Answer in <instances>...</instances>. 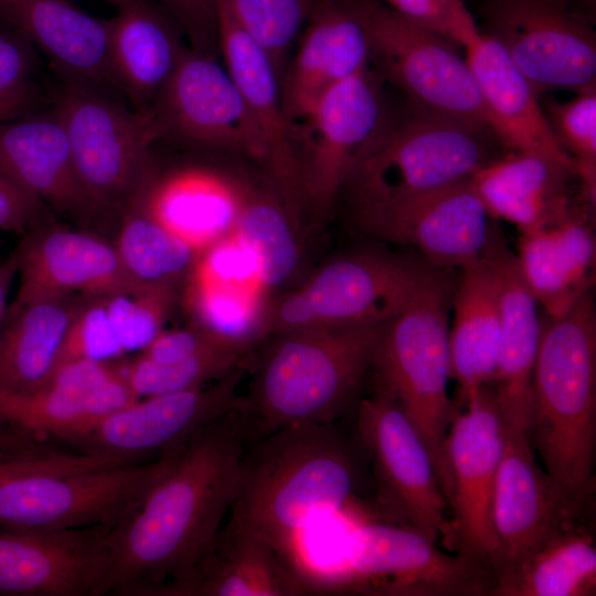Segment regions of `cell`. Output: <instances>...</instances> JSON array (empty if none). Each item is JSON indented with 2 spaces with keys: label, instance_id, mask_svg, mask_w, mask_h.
<instances>
[{
  "label": "cell",
  "instance_id": "ba28073f",
  "mask_svg": "<svg viewBox=\"0 0 596 596\" xmlns=\"http://www.w3.org/2000/svg\"><path fill=\"white\" fill-rule=\"evenodd\" d=\"M169 459L167 451L147 462L13 476L0 482V529L47 532L114 528L132 512Z\"/></svg>",
  "mask_w": 596,
  "mask_h": 596
},
{
  "label": "cell",
  "instance_id": "6da1fadb",
  "mask_svg": "<svg viewBox=\"0 0 596 596\" xmlns=\"http://www.w3.org/2000/svg\"><path fill=\"white\" fill-rule=\"evenodd\" d=\"M241 407L171 449L140 502L109 529L106 594L145 596L185 575L209 549L237 492L247 446Z\"/></svg>",
  "mask_w": 596,
  "mask_h": 596
},
{
  "label": "cell",
  "instance_id": "ac0fdd59",
  "mask_svg": "<svg viewBox=\"0 0 596 596\" xmlns=\"http://www.w3.org/2000/svg\"><path fill=\"white\" fill-rule=\"evenodd\" d=\"M0 170L53 213L100 234L117 232L123 213L82 180L65 131L50 108L0 121Z\"/></svg>",
  "mask_w": 596,
  "mask_h": 596
},
{
  "label": "cell",
  "instance_id": "681fc988",
  "mask_svg": "<svg viewBox=\"0 0 596 596\" xmlns=\"http://www.w3.org/2000/svg\"><path fill=\"white\" fill-rule=\"evenodd\" d=\"M18 275V255L12 252L0 262V330L8 309V296L14 277Z\"/></svg>",
  "mask_w": 596,
  "mask_h": 596
},
{
  "label": "cell",
  "instance_id": "2e32d148",
  "mask_svg": "<svg viewBox=\"0 0 596 596\" xmlns=\"http://www.w3.org/2000/svg\"><path fill=\"white\" fill-rule=\"evenodd\" d=\"M533 450L525 433L505 426L491 505L496 551L490 567L494 588L558 524L593 513L594 498H579L566 490L538 465Z\"/></svg>",
  "mask_w": 596,
  "mask_h": 596
},
{
  "label": "cell",
  "instance_id": "44dd1931",
  "mask_svg": "<svg viewBox=\"0 0 596 596\" xmlns=\"http://www.w3.org/2000/svg\"><path fill=\"white\" fill-rule=\"evenodd\" d=\"M124 360H75L28 394L0 390V424L30 435L77 441L106 415L135 401Z\"/></svg>",
  "mask_w": 596,
  "mask_h": 596
},
{
  "label": "cell",
  "instance_id": "4316f807",
  "mask_svg": "<svg viewBox=\"0 0 596 596\" xmlns=\"http://www.w3.org/2000/svg\"><path fill=\"white\" fill-rule=\"evenodd\" d=\"M485 254L499 281L501 336L492 383L507 427L528 433L531 385L542 333L540 305L524 283L515 255L494 225Z\"/></svg>",
  "mask_w": 596,
  "mask_h": 596
},
{
  "label": "cell",
  "instance_id": "603a6c76",
  "mask_svg": "<svg viewBox=\"0 0 596 596\" xmlns=\"http://www.w3.org/2000/svg\"><path fill=\"white\" fill-rule=\"evenodd\" d=\"M20 285L11 305L66 296H96L138 288L114 242L53 220L36 225L15 249Z\"/></svg>",
  "mask_w": 596,
  "mask_h": 596
},
{
  "label": "cell",
  "instance_id": "bcb514c9",
  "mask_svg": "<svg viewBox=\"0 0 596 596\" xmlns=\"http://www.w3.org/2000/svg\"><path fill=\"white\" fill-rule=\"evenodd\" d=\"M236 342L249 341L228 338L195 324L163 329L139 354L158 363H169Z\"/></svg>",
  "mask_w": 596,
  "mask_h": 596
},
{
  "label": "cell",
  "instance_id": "7c38bea8",
  "mask_svg": "<svg viewBox=\"0 0 596 596\" xmlns=\"http://www.w3.org/2000/svg\"><path fill=\"white\" fill-rule=\"evenodd\" d=\"M386 109L379 76L370 67L328 89L291 127L302 204L315 215L323 216L342 192Z\"/></svg>",
  "mask_w": 596,
  "mask_h": 596
},
{
  "label": "cell",
  "instance_id": "f5cc1de1",
  "mask_svg": "<svg viewBox=\"0 0 596 596\" xmlns=\"http://www.w3.org/2000/svg\"><path fill=\"white\" fill-rule=\"evenodd\" d=\"M579 1L587 2V3H593L594 2V0H579Z\"/></svg>",
  "mask_w": 596,
  "mask_h": 596
},
{
  "label": "cell",
  "instance_id": "8992f818",
  "mask_svg": "<svg viewBox=\"0 0 596 596\" xmlns=\"http://www.w3.org/2000/svg\"><path fill=\"white\" fill-rule=\"evenodd\" d=\"M493 138L408 99L385 116L342 190L354 213L468 181L493 155Z\"/></svg>",
  "mask_w": 596,
  "mask_h": 596
},
{
  "label": "cell",
  "instance_id": "277c9868",
  "mask_svg": "<svg viewBox=\"0 0 596 596\" xmlns=\"http://www.w3.org/2000/svg\"><path fill=\"white\" fill-rule=\"evenodd\" d=\"M526 435L553 478L579 498H594L596 309L593 290L565 313L542 318Z\"/></svg>",
  "mask_w": 596,
  "mask_h": 596
},
{
  "label": "cell",
  "instance_id": "f6af8a7d",
  "mask_svg": "<svg viewBox=\"0 0 596 596\" xmlns=\"http://www.w3.org/2000/svg\"><path fill=\"white\" fill-rule=\"evenodd\" d=\"M181 29L189 46L220 57L215 0H158Z\"/></svg>",
  "mask_w": 596,
  "mask_h": 596
},
{
  "label": "cell",
  "instance_id": "ffe728a7",
  "mask_svg": "<svg viewBox=\"0 0 596 596\" xmlns=\"http://www.w3.org/2000/svg\"><path fill=\"white\" fill-rule=\"evenodd\" d=\"M245 369L195 389L139 398L106 415L76 443L131 461L161 456L242 405L237 387Z\"/></svg>",
  "mask_w": 596,
  "mask_h": 596
},
{
  "label": "cell",
  "instance_id": "60d3db41",
  "mask_svg": "<svg viewBox=\"0 0 596 596\" xmlns=\"http://www.w3.org/2000/svg\"><path fill=\"white\" fill-rule=\"evenodd\" d=\"M316 0H215L273 60L280 78Z\"/></svg>",
  "mask_w": 596,
  "mask_h": 596
},
{
  "label": "cell",
  "instance_id": "9c48e42d",
  "mask_svg": "<svg viewBox=\"0 0 596 596\" xmlns=\"http://www.w3.org/2000/svg\"><path fill=\"white\" fill-rule=\"evenodd\" d=\"M351 2L366 28L371 66L377 67V75L407 99L494 138L471 68L456 49L459 45L379 0Z\"/></svg>",
  "mask_w": 596,
  "mask_h": 596
},
{
  "label": "cell",
  "instance_id": "d6986e66",
  "mask_svg": "<svg viewBox=\"0 0 596 596\" xmlns=\"http://www.w3.org/2000/svg\"><path fill=\"white\" fill-rule=\"evenodd\" d=\"M432 268L419 256L363 251L327 264L298 291L315 327L386 324Z\"/></svg>",
  "mask_w": 596,
  "mask_h": 596
},
{
  "label": "cell",
  "instance_id": "d6a6232c",
  "mask_svg": "<svg viewBox=\"0 0 596 596\" xmlns=\"http://www.w3.org/2000/svg\"><path fill=\"white\" fill-rule=\"evenodd\" d=\"M465 47L497 142L505 151L534 152L574 164L549 126L540 95L503 49L481 31Z\"/></svg>",
  "mask_w": 596,
  "mask_h": 596
},
{
  "label": "cell",
  "instance_id": "ab89813d",
  "mask_svg": "<svg viewBox=\"0 0 596 596\" xmlns=\"http://www.w3.org/2000/svg\"><path fill=\"white\" fill-rule=\"evenodd\" d=\"M254 344L236 342L169 363L138 354L132 360H124V371L137 398L187 391L246 368Z\"/></svg>",
  "mask_w": 596,
  "mask_h": 596
},
{
  "label": "cell",
  "instance_id": "f1b7e54d",
  "mask_svg": "<svg viewBox=\"0 0 596 596\" xmlns=\"http://www.w3.org/2000/svg\"><path fill=\"white\" fill-rule=\"evenodd\" d=\"M0 19L38 49L62 81L114 88L109 19L94 17L71 0H0Z\"/></svg>",
  "mask_w": 596,
  "mask_h": 596
},
{
  "label": "cell",
  "instance_id": "d4e9b609",
  "mask_svg": "<svg viewBox=\"0 0 596 596\" xmlns=\"http://www.w3.org/2000/svg\"><path fill=\"white\" fill-rule=\"evenodd\" d=\"M309 590L269 542L230 515L185 575L145 596H296Z\"/></svg>",
  "mask_w": 596,
  "mask_h": 596
},
{
  "label": "cell",
  "instance_id": "5bb4252c",
  "mask_svg": "<svg viewBox=\"0 0 596 596\" xmlns=\"http://www.w3.org/2000/svg\"><path fill=\"white\" fill-rule=\"evenodd\" d=\"M459 404L445 444L453 513L445 541L458 555L491 570V505L505 424L492 384L469 391Z\"/></svg>",
  "mask_w": 596,
  "mask_h": 596
},
{
  "label": "cell",
  "instance_id": "816d5d0a",
  "mask_svg": "<svg viewBox=\"0 0 596 596\" xmlns=\"http://www.w3.org/2000/svg\"><path fill=\"white\" fill-rule=\"evenodd\" d=\"M98 1H103V2H106L108 4L114 6L115 8H118V7L123 6L124 3H126L129 0H98Z\"/></svg>",
  "mask_w": 596,
  "mask_h": 596
},
{
  "label": "cell",
  "instance_id": "f546056e",
  "mask_svg": "<svg viewBox=\"0 0 596 596\" xmlns=\"http://www.w3.org/2000/svg\"><path fill=\"white\" fill-rule=\"evenodd\" d=\"M594 210L576 203L560 221L521 234L515 255L524 283L545 316L565 313L595 283Z\"/></svg>",
  "mask_w": 596,
  "mask_h": 596
},
{
  "label": "cell",
  "instance_id": "7dc6e473",
  "mask_svg": "<svg viewBox=\"0 0 596 596\" xmlns=\"http://www.w3.org/2000/svg\"><path fill=\"white\" fill-rule=\"evenodd\" d=\"M51 220L46 205L0 170V231L24 235Z\"/></svg>",
  "mask_w": 596,
  "mask_h": 596
},
{
  "label": "cell",
  "instance_id": "3957f363",
  "mask_svg": "<svg viewBox=\"0 0 596 596\" xmlns=\"http://www.w3.org/2000/svg\"><path fill=\"white\" fill-rule=\"evenodd\" d=\"M384 326H317L276 334L242 396L247 444L287 426L343 416L372 368Z\"/></svg>",
  "mask_w": 596,
  "mask_h": 596
},
{
  "label": "cell",
  "instance_id": "74e56055",
  "mask_svg": "<svg viewBox=\"0 0 596 596\" xmlns=\"http://www.w3.org/2000/svg\"><path fill=\"white\" fill-rule=\"evenodd\" d=\"M114 242L121 265L137 287L178 286L202 251L148 215L126 210Z\"/></svg>",
  "mask_w": 596,
  "mask_h": 596
},
{
  "label": "cell",
  "instance_id": "d590c367",
  "mask_svg": "<svg viewBox=\"0 0 596 596\" xmlns=\"http://www.w3.org/2000/svg\"><path fill=\"white\" fill-rule=\"evenodd\" d=\"M451 299L449 353L459 401L471 390L493 383L501 336L499 281L491 260L458 269Z\"/></svg>",
  "mask_w": 596,
  "mask_h": 596
},
{
  "label": "cell",
  "instance_id": "52a82bcc",
  "mask_svg": "<svg viewBox=\"0 0 596 596\" xmlns=\"http://www.w3.org/2000/svg\"><path fill=\"white\" fill-rule=\"evenodd\" d=\"M51 109L86 187L124 213L155 167L151 149L161 137L151 111L137 110L104 89L65 81L53 91Z\"/></svg>",
  "mask_w": 596,
  "mask_h": 596
},
{
  "label": "cell",
  "instance_id": "4dcf8cb0",
  "mask_svg": "<svg viewBox=\"0 0 596 596\" xmlns=\"http://www.w3.org/2000/svg\"><path fill=\"white\" fill-rule=\"evenodd\" d=\"M109 19L108 68L113 87L137 110L153 104L187 45L181 29L152 0H129Z\"/></svg>",
  "mask_w": 596,
  "mask_h": 596
},
{
  "label": "cell",
  "instance_id": "e575fe53",
  "mask_svg": "<svg viewBox=\"0 0 596 596\" xmlns=\"http://www.w3.org/2000/svg\"><path fill=\"white\" fill-rule=\"evenodd\" d=\"M85 298L76 295L8 306L0 330L1 391L28 394L52 380Z\"/></svg>",
  "mask_w": 596,
  "mask_h": 596
},
{
  "label": "cell",
  "instance_id": "db71d44e",
  "mask_svg": "<svg viewBox=\"0 0 596 596\" xmlns=\"http://www.w3.org/2000/svg\"><path fill=\"white\" fill-rule=\"evenodd\" d=\"M3 120H7V119H4L2 116H0V121H3Z\"/></svg>",
  "mask_w": 596,
  "mask_h": 596
},
{
  "label": "cell",
  "instance_id": "5b68a950",
  "mask_svg": "<svg viewBox=\"0 0 596 596\" xmlns=\"http://www.w3.org/2000/svg\"><path fill=\"white\" fill-rule=\"evenodd\" d=\"M454 272L432 268L406 307L384 326L372 363L376 389L401 407L426 445L448 507L445 444L457 412L448 393Z\"/></svg>",
  "mask_w": 596,
  "mask_h": 596
},
{
  "label": "cell",
  "instance_id": "30bf717a",
  "mask_svg": "<svg viewBox=\"0 0 596 596\" xmlns=\"http://www.w3.org/2000/svg\"><path fill=\"white\" fill-rule=\"evenodd\" d=\"M334 585L340 589L402 596L492 595L489 567L449 556L418 532L391 522L354 529Z\"/></svg>",
  "mask_w": 596,
  "mask_h": 596
},
{
  "label": "cell",
  "instance_id": "83f0119b",
  "mask_svg": "<svg viewBox=\"0 0 596 596\" xmlns=\"http://www.w3.org/2000/svg\"><path fill=\"white\" fill-rule=\"evenodd\" d=\"M216 4V3H215ZM220 58L240 88L259 129L264 163L286 204L302 205L291 127L286 118L280 74L269 55L216 6Z\"/></svg>",
  "mask_w": 596,
  "mask_h": 596
},
{
  "label": "cell",
  "instance_id": "f907efd6",
  "mask_svg": "<svg viewBox=\"0 0 596 596\" xmlns=\"http://www.w3.org/2000/svg\"><path fill=\"white\" fill-rule=\"evenodd\" d=\"M2 432H0V450L2 449H9V448H14V443L13 440L7 438L6 436H3V434H1Z\"/></svg>",
  "mask_w": 596,
  "mask_h": 596
},
{
  "label": "cell",
  "instance_id": "c3c4849f",
  "mask_svg": "<svg viewBox=\"0 0 596 596\" xmlns=\"http://www.w3.org/2000/svg\"><path fill=\"white\" fill-rule=\"evenodd\" d=\"M88 454L45 453L38 454L24 449L0 450V482L21 473L43 470H66L92 465Z\"/></svg>",
  "mask_w": 596,
  "mask_h": 596
},
{
  "label": "cell",
  "instance_id": "e0dca14e",
  "mask_svg": "<svg viewBox=\"0 0 596 596\" xmlns=\"http://www.w3.org/2000/svg\"><path fill=\"white\" fill-rule=\"evenodd\" d=\"M354 215L366 234L411 247L438 269L481 258L494 226L470 180Z\"/></svg>",
  "mask_w": 596,
  "mask_h": 596
},
{
  "label": "cell",
  "instance_id": "7402d4cb",
  "mask_svg": "<svg viewBox=\"0 0 596 596\" xmlns=\"http://www.w3.org/2000/svg\"><path fill=\"white\" fill-rule=\"evenodd\" d=\"M111 528L67 531L0 530V594L97 596L106 594Z\"/></svg>",
  "mask_w": 596,
  "mask_h": 596
},
{
  "label": "cell",
  "instance_id": "f35d334b",
  "mask_svg": "<svg viewBox=\"0 0 596 596\" xmlns=\"http://www.w3.org/2000/svg\"><path fill=\"white\" fill-rule=\"evenodd\" d=\"M249 255L258 283L276 287L296 270L298 247L280 205L251 190L232 232Z\"/></svg>",
  "mask_w": 596,
  "mask_h": 596
},
{
  "label": "cell",
  "instance_id": "7bdbcfd3",
  "mask_svg": "<svg viewBox=\"0 0 596 596\" xmlns=\"http://www.w3.org/2000/svg\"><path fill=\"white\" fill-rule=\"evenodd\" d=\"M32 47L15 31L0 32V116L7 120L31 113L40 102Z\"/></svg>",
  "mask_w": 596,
  "mask_h": 596
},
{
  "label": "cell",
  "instance_id": "ee69618b",
  "mask_svg": "<svg viewBox=\"0 0 596 596\" xmlns=\"http://www.w3.org/2000/svg\"><path fill=\"white\" fill-rule=\"evenodd\" d=\"M400 15L425 26L459 46L480 32L462 0H379Z\"/></svg>",
  "mask_w": 596,
  "mask_h": 596
},
{
  "label": "cell",
  "instance_id": "cb8c5ba5",
  "mask_svg": "<svg viewBox=\"0 0 596 596\" xmlns=\"http://www.w3.org/2000/svg\"><path fill=\"white\" fill-rule=\"evenodd\" d=\"M370 67L369 34L351 0H316L280 78L290 127L328 89Z\"/></svg>",
  "mask_w": 596,
  "mask_h": 596
},
{
  "label": "cell",
  "instance_id": "1f68e13d",
  "mask_svg": "<svg viewBox=\"0 0 596 596\" xmlns=\"http://www.w3.org/2000/svg\"><path fill=\"white\" fill-rule=\"evenodd\" d=\"M574 164L522 151H505L481 167L470 183L494 220L515 225L521 234L563 219L577 203L570 183Z\"/></svg>",
  "mask_w": 596,
  "mask_h": 596
},
{
  "label": "cell",
  "instance_id": "836d02e7",
  "mask_svg": "<svg viewBox=\"0 0 596 596\" xmlns=\"http://www.w3.org/2000/svg\"><path fill=\"white\" fill-rule=\"evenodd\" d=\"M175 299V286L86 296L73 320L61 365L83 359L113 361L142 351L164 329Z\"/></svg>",
  "mask_w": 596,
  "mask_h": 596
},
{
  "label": "cell",
  "instance_id": "b9f144b4",
  "mask_svg": "<svg viewBox=\"0 0 596 596\" xmlns=\"http://www.w3.org/2000/svg\"><path fill=\"white\" fill-rule=\"evenodd\" d=\"M542 108L560 148L574 162L579 193L595 201L596 84L577 91L568 100H552Z\"/></svg>",
  "mask_w": 596,
  "mask_h": 596
},
{
  "label": "cell",
  "instance_id": "4fadbf2b",
  "mask_svg": "<svg viewBox=\"0 0 596 596\" xmlns=\"http://www.w3.org/2000/svg\"><path fill=\"white\" fill-rule=\"evenodd\" d=\"M359 439L371 459L377 498L397 524L429 542L448 532L447 500L432 456L401 407L384 392L358 404Z\"/></svg>",
  "mask_w": 596,
  "mask_h": 596
},
{
  "label": "cell",
  "instance_id": "8fae6325",
  "mask_svg": "<svg viewBox=\"0 0 596 596\" xmlns=\"http://www.w3.org/2000/svg\"><path fill=\"white\" fill-rule=\"evenodd\" d=\"M485 31L540 95L596 84V38L570 0H486Z\"/></svg>",
  "mask_w": 596,
  "mask_h": 596
},
{
  "label": "cell",
  "instance_id": "7a4b0ae2",
  "mask_svg": "<svg viewBox=\"0 0 596 596\" xmlns=\"http://www.w3.org/2000/svg\"><path fill=\"white\" fill-rule=\"evenodd\" d=\"M360 459L333 423L275 430L247 444L228 514L262 535L299 573V538L356 498L364 479Z\"/></svg>",
  "mask_w": 596,
  "mask_h": 596
},
{
  "label": "cell",
  "instance_id": "9a60e30c",
  "mask_svg": "<svg viewBox=\"0 0 596 596\" xmlns=\"http://www.w3.org/2000/svg\"><path fill=\"white\" fill-rule=\"evenodd\" d=\"M149 110L161 139L243 153L264 163L259 129L219 56L188 46Z\"/></svg>",
  "mask_w": 596,
  "mask_h": 596
},
{
  "label": "cell",
  "instance_id": "8d00e7d4",
  "mask_svg": "<svg viewBox=\"0 0 596 596\" xmlns=\"http://www.w3.org/2000/svg\"><path fill=\"white\" fill-rule=\"evenodd\" d=\"M596 544L593 513L570 518L550 532L496 596H593Z\"/></svg>",
  "mask_w": 596,
  "mask_h": 596
},
{
  "label": "cell",
  "instance_id": "484cf974",
  "mask_svg": "<svg viewBox=\"0 0 596 596\" xmlns=\"http://www.w3.org/2000/svg\"><path fill=\"white\" fill-rule=\"evenodd\" d=\"M251 189L219 170L189 164L149 178L127 210L139 211L200 251L232 234Z\"/></svg>",
  "mask_w": 596,
  "mask_h": 596
}]
</instances>
